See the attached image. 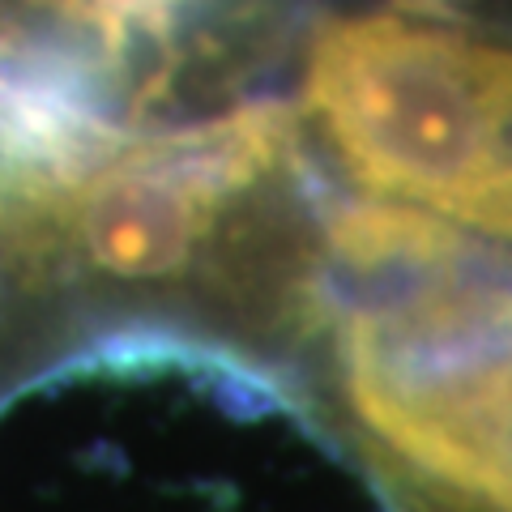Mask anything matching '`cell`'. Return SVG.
Listing matches in <instances>:
<instances>
[{"label": "cell", "mask_w": 512, "mask_h": 512, "mask_svg": "<svg viewBox=\"0 0 512 512\" xmlns=\"http://www.w3.org/2000/svg\"><path fill=\"white\" fill-rule=\"evenodd\" d=\"M350 419L380 470L470 512H512V252L414 205L333 201L320 274Z\"/></svg>", "instance_id": "6da1fadb"}, {"label": "cell", "mask_w": 512, "mask_h": 512, "mask_svg": "<svg viewBox=\"0 0 512 512\" xmlns=\"http://www.w3.org/2000/svg\"><path fill=\"white\" fill-rule=\"evenodd\" d=\"M397 5L419 13V18H444V13H453L457 5H466V0H397Z\"/></svg>", "instance_id": "5b68a950"}, {"label": "cell", "mask_w": 512, "mask_h": 512, "mask_svg": "<svg viewBox=\"0 0 512 512\" xmlns=\"http://www.w3.org/2000/svg\"><path fill=\"white\" fill-rule=\"evenodd\" d=\"M303 116L367 197L512 248V47L363 13L308 43Z\"/></svg>", "instance_id": "7a4b0ae2"}, {"label": "cell", "mask_w": 512, "mask_h": 512, "mask_svg": "<svg viewBox=\"0 0 512 512\" xmlns=\"http://www.w3.org/2000/svg\"><path fill=\"white\" fill-rule=\"evenodd\" d=\"M299 116L248 99L184 124H128L9 256L120 286L192 278L235 218L303 167Z\"/></svg>", "instance_id": "3957f363"}, {"label": "cell", "mask_w": 512, "mask_h": 512, "mask_svg": "<svg viewBox=\"0 0 512 512\" xmlns=\"http://www.w3.org/2000/svg\"><path fill=\"white\" fill-rule=\"evenodd\" d=\"M402 495H406V512H470V508L448 504L440 495H427V491H414V487H406Z\"/></svg>", "instance_id": "277c9868"}]
</instances>
